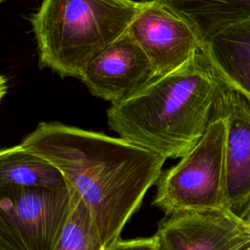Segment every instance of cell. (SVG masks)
Listing matches in <instances>:
<instances>
[{
	"mask_svg": "<svg viewBox=\"0 0 250 250\" xmlns=\"http://www.w3.org/2000/svg\"><path fill=\"white\" fill-rule=\"evenodd\" d=\"M54 164L84 201L105 247L162 174L166 158L120 137L60 122H40L20 144Z\"/></svg>",
	"mask_w": 250,
	"mask_h": 250,
	"instance_id": "obj_1",
	"label": "cell"
},
{
	"mask_svg": "<svg viewBox=\"0 0 250 250\" xmlns=\"http://www.w3.org/2000/svg\"><path fill=\"white\" fill-rule=\"evenodd\" d=\"M223 85L202 48L180 68L112 103L108 126L120 138L166 159L182 158L212 122Z\"/></svg>",
	"mask_w": 250,
	"mask_h": 250,
	"instance_id": "obj_2",
	"label": "cell"
},
{
	"mask_svg": "<svg viewBox=\"0 0 250 250\" xmlns=\"http://www.w3.org/2000/svg\"><path fill=\"white\" fill-rule=\"evenodd\" d=\"M142 1L43 0L30 23L40 67L80 78L88 63L123 35Z\"/></svg>",
	"mask_w": 250,
	"mask_h": 250,
	"instance_id": "obj_3",
	"label": "cell"
},
{
	"mask_svg": "<svg viewBox=\"0 0 250 250\" xmlns=\"http://www.w3.org/2000/svg\"><path fill=\"white\" fill-rule=\"evenodd\" d=\"M226 123L215 116L196 146L156 182L153 205L165 216L196 209L225 208Z\"/></svg>",
	"mask_w": 250,
	"mask_h": 250,
	"instance_id": "obj_4",
	"label": "cell"
},
{
	"mask_svg": "<svg viewBox=\"0 0 250 250\" xmlns=\"http://www.w3.org/2000/svg\"><path fill=\"white\" fill-rule=\"evenodd\" d=\"M0 250H54L71 193L62 188H0Z\"/></svg>",
	"mask_w": 250,
	"mask_h": 250,
	"instance_id": "obj_5",
	"label": "cell"
},
{
	"mask_svg": "<svg viewBox=\"0 0 250 250\" xmlns=\"http://www.w3.org/2000/svg\"><path fill=\"white\" fill-rule=\"evenodd\" d=\"M155 235L160 250H250V223L226 208L165 216Z\"/></svg>",
	"mask_w": 250,
	"mask_h": 250,
	"instance_id": "obj_6",
	"label": "cell"
},
{
	"mask_svg": "<svg viewBox=\"0 0 250 250\" xmlns=\"http://www.w3.org/2000/svg\"><path fill=\"white\" fill-rule=\"evenodd\" d=\"M128 32L151 62L155 76L180 68L204 46L185 20L156 0L142 1Z\"/></svg>",
	"mask_w": 250,
	"mask_h": 250,
	"instance_id": "obj_7",
	"label": "cell"
},
{
	"mask_svg": "<svg viewBox=\"0 0 250 250\" xmlns=\"http://www.w3.org/2000/svg\"><path fill=\"white\" fill-rule=\"evenodd\" d=\"M215 112L226 123L225 208L250 223V104L224 83Z\"/></svg>",
	"mask_w": 250,
	"mask_h": 250,
	"instance_id": "obj_8",
	"label": "cell"
},
{
	"mask_svg": "<svg viewBox=\"0 0 250 250\" xmlns=\"http://www.w3.org/2000/svg\"><path fill=\"white\" fill-rule=\"evenodd\" d=\"M154 77L151 62L127 30L88 63L79 79L93 96L112 104L133 95Z\"/></svg>",
	"mask_w": 250,
	"mask_h": 250,
	"instance_id": "obj_9",
	"label": "cell"
},
{
	"mask_svg": "<svg viewBox=\"0 0 250 250\" xmlns=\"http://www.w3.org/2000/svg\"><path fill=\"white\" fill-rule=\"evenodd\" d=\"M203 48L222 81L250 104V17L221 28Z\"/></svg>",
	"mask_w": 250,
	"mask_h": 250,
	"instance_id": "obj_10",
	"label": "cell"
},
{
	"mask_svg": "<svg viewBox=\"0 0 250 250\" xmlns=\"http://www.w3.org/2000/svg\"><path fill=\"white\" fill-rule=\"evenodd\" d=\"M67 184L49 160L23 149L20 145L0 151V188H62Z\"/></svg>",
	"mask_w": 250,
	"mask_h": 250,
	"instance_id": "obj_11",
	"label": "cell"
},
{
	"mask_svg": "<svg viewBox=\"0 0 250 250\" xmlns=\"http://www.w3.org/2000/svg\"><path fill=\"white\" fill-rule=\"evenodd\" d=\"M185 20L204 42L226 25L250 17V0H156Z\"/></svg>",
	"mask_w": 250,
	"mask_h": 250,
	"instance_id": "obj_12",
	"label": "cell"
},
{
	"mask_svg": "<svg viewBox=\"0 0 250 250\" xmlns=\"http://www.w3.org/2000/svg\"><path fill=\"white\" fill-rule=\"evenodd\" d=\"M69 189V212L54 250H104L105 246L90 210L82 198L72 188Z\"/></svg>",
	"mask_w": 250,
	"mask_h": 250,
	"instance_id": "obj_13",
	"label": "cell"
},
{
	"mask_svg": "<svg viewBox=\"0 0 250 250\" xmlns=\"http://www.w3.org/2000/svg\"><path fill=\"white\" fill-rule=\"evenodd\" d=\"M104 250H160V243L155 234L150 237L134 239L119 238Z\"/></svg>",
	"mask_w": 250,
	"mask_h": 250,
	"instance_id": "obj_14",
	"label": "cell"
},
{
	"mask_svg": "<svg viewBox=\"0 0 250 250\" xmlns=\"http://www.w3.org/2000/svg\"><path fill=\"white\" fill-rule=\"evenodd\" d=\"M143 1H146V0H143Z\"/></svg>",
	"mask_w": 250,
	"mask_h": 250,
	"instance_id": "obj_15",
	"label": "cell"
},
{
	"mask_svg": "<svg viewBox=\"0 0 250 250\" xmlns=\"http://www.w3.org/2000/svg\"><path fill=\"white\" fill-rule=\"evenodd\" d=\"M1 1H3V0H1Z\"/></svg>",
	"mask_w": 250,
	"mask_h": 250,
	"instance_id": "obj_16",
	"label": "cell"
}]
</instances>
